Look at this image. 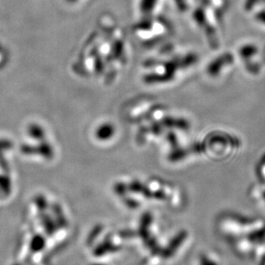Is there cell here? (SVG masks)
Instances as JSON below:
<instances>
[{
    "label": "cell",
    "instance_id": "obj_1",
    "mask_svg": "<svg viewBox=\"0 0 265 265\" xmlns=\"http://www.w3.org/2000/svg\"><path fill=\"white\" fill-rule=\"evenodd\" d=\"M222 56V55H221ZM231 61H233V56L232 54H226V55H223L222 57H219V59L215 60L210 66L209 68H208V72L209 73H213V74H216L219 71V68L222 66L224 67L225 65L229 64Z\"/></svg>",
    "mask_w": 265,
    "mask_h": 265
},
{
    "label": "cell",
    "instance_id": "obj_2",
    "mask_svg": "<svg viewBox=\"0 0 265 265\" xmlns=\"http://www.w3.org/2000/svg\"><path fill=\"white\" fill-rule=\"evenodd\" d=\"M257 52V48L252 45H247V46L242 48L241 49V55L242 57H250L253 55Z\"/></svg>",
    "mask_w": 265,
    "mask_h": 265
},
{
    "label": "cell",
    "instance_id": "obj_3",
    "mask_svg": "<svg viewBox=\"0 0 265 265\" xmlns=\"http://www.w3.org/2000/svg\"><path fill=\"white\" fill-rule=\"evenodd\" d=\"M200 265H218L216 264V262L213 261L210 258L202 256L201 257V261H200Z\"/></svg>",
    "mask_w": 265,
    "mask_h": 265
},
{
    "label": "cell",
    "instance_id": "obj_4",
    "mask_svg": "<svg viewBox=\"0 0 265 265\" xmlns=\"http://www.w3.org/2000/svg\"></svg>",
    "mask_w": 265,
    "mask_h": 265
}]
</instances>
